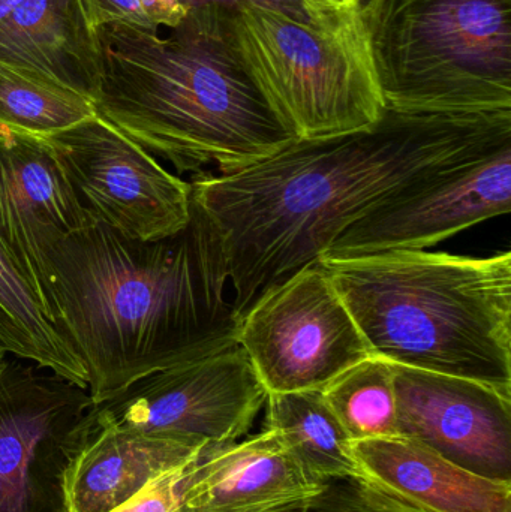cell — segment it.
<instances>
[{
  "mask_svg": "<svg viewBox=\"0 0 511 512\" xmlns=\"http://www.w3.org/2000/svg\"><path fill=\"white\" fill-rule=\"evenodd\" d=\"M506 141L511 111L386 110L371 128L296 140L236 173L195 174L189 183L192 201L215 231L243 316L393 192Z\"/></svg>",
  "mask_w": 511,
  "mask_h": 512,
  "instance_id": "6da1fadb",
  "label": "cell"
},
{
  "mask_svg": "<svg viewBox=\"0 0 511 512\" xmlns=\"http://www.w3.org/2000/svg\"><path fill=\"white\" fill-rule=\"evenodd\" d=\"M51 322L87 372L93 403L144 376L239 345L224 254L192 201L185 230L156 242L93 224L50 254Z\"/></svg>",
  "mask_w": 511,
  "mask_h": 512,
  "instance_id": "7a4b0ae2",
  "label": "cell"
},
{
  "mask_svg": "<svg viewBox=\"0 0 511 512\" xmlns=\"http://www.w3.org/2000/svg\"><path fill=\"white\" fill-rule=\"evenodd\" d=\"M167 36L125 24L96 29V116L179 174L243 170L296 141L246 72L230 12L186 11Z\"/></svg>",
  "mask_w": 511,
  "mask_h": 512,
  "instance_id": "3957f363",
  "label": "cell"
},
{
  "mask_svg": "<svg viewBox=\"0 0 511 512\" xmlns=\"http://www.w3.org/2000/svg\"><path fill=\"white\" fill-rule=\"evenodd\" d=\"M372 355L511 393V254L318 259Z\"/></svg>",
  "mask_w": 511,
  "mask_h": 512,
  "instance_id": "277c9868",
  "label": "cell"
},
{
  "mask_svg": "<svg viewBox=\"0 0 511 512\" xmlns=\"http://www.w3.org/2000/svg\"><path fill=\"white\" fill-rule=\"evenodd\" d=\"M387 110L511 111V0H363Z\"/></svg>",
  "mask_w": 511,
  "mask_h": 512,
  "instance_id": "5b68a950",
  "label": "cell"
},
{
  "mask_svg": "<svg viewBox=\"0 0 511 512\" xmlns=\"http://www.w3.org/2000/svg\"><path fill=\"white\" fill-rule=\"evenodd\" d=\"M228 12L246 72L297 140L362 131L386 113L359 6L308 21L254 5Z\"/></svg>",
  "mask_w": 511,
  "mask_h": 512,
  "instance_id": "8992f818",
  "label": "cell"
},
{
  "mask_svg": "<svg viewBox=\"0 0 511 512\" xmlns=\"http://www.w3.org/2000/svg\"><path fill=\"white\" fill-rule=\"evenodd\" d=\"M87 388L0 354V512H65L66 475L95 432Z\"/></svg>",
  "mask_w": 511,
  "mask_h": 512,
  "instance_id": "52a82bcc",
  "label": "cell"
},
{
  "mask_svg": "<svg viewBox=\"0 0 511 512\" xmlns=\"http://www.w3.org/2000/svg\"><path fill=\"white\" fill-rule=\"evenodd\" d=\"M242 346L267 393L321 390L372 357L320 262L264 292L242 316Z\"/></svg>",
  "mask_w": 511,
  "mask_h": 512,
  "instance_id": "ba28073f",
  "label": "cell"
},
{
  "mask_svg": "<svg viewBox=\"0 0 511 512\" xmlns=\"http://www.w3.org/2000/svg\"><path fill=\"white\" fill-rule=\"evenodd\" d=\"M267 390L242 346L138 379L95 405L96 423L189 447L245 438Z\"/></svg>",
  "mask_w": 511,
  "mask_h": 512,
  "instance_id": "9c48e42d",
  "label": "cell"
},
{
  "mask_svg": "<svg viewBox=\"0 0 511 512\" xmlns=\"http://www.w3.org/2000/svg\"><path fill=\"white\" fill-rule=\"evenodd\" d=\"M84 212L126 239L156 242L191 221V183L95 116L44 137Z\"/></svg>",
  "mask_w": 511,
  "mask_h": 512,
  "instance_id": "30bf717a",
  "label": "cell"
},
{
  "mask_svg": "<svg viewBox=\"0 0 511 512\" xmlns=\"http://www.w3.org/2000/svg\"><path fill=\"white\" fill-rule=\"evenodd\" d=\"M511 210V141L438 168L390 194L323 256L426 251Z\"/></svg>",
  "mask_w": 511,
  "mask_h": 512,
  "instance_id": "8fae6325",
  "label": "cell"
},
{
  "mask_svg": "<svg viewBox=\"0 0 511 512\" xmlns=\"http://www.w3.org/2000/svg\"><path fill=\"white\" fill-rule=\"evenodd\" d=\"M93 224L53 146L0 125V245L50 321V254Z\"/></svg>",
  "mask_w": 511,
  "mask_h": 512,
  "instance_id": "7c38bea8",
  "label": "cell"
},
{
  "mask_svg": "<svg viewBox=\"0 0 511 512\" xmlns=\"http://www.w3.org/2000/svg\"><path fill=\"white\" fill-rule=\"evenodd\" d=\"M398 436L416 439L465 471L511 483V393L393 364Z\"/></svg>",
  "mask_w": 511,
  "mask_h": 512,
  "instance_id": "4fadbf2b",
  "label": "cell"
},
{
  "mask_svg": "<svg viewBox=\"0 0 511 512\" xmlns=\"http://www.w3.org/2000/svg\"><path fill=\"white\" fill-rule=\"evenodd\" d=\"M275 430L210 444L189 462L179 512H300L320 492Z\"/></svg>",
  "mask_w": 511,
  "mask_h": 512,
  "instance_id": "5bb4252c",
  "label": "cell"
},
{
  "mask_svg": "<svg viewBox=\"0 0 511 512\" xmlns=\"http://www.w3.org/2000/svg\"><path fill=\"white\" fill-rule=\"evenodd\" d=\"M360 475L434 512H511V483L459 468L407 436L350 442Z\"/></svg>",
  "mask_w": 511,
  "mask_h": 512,
  "instance_id": "9a60e30c",
  "label": "cell"
},
{
  "mask_svg": "<svg viewBox=\"0 0 511 512\" xmlns=\"http://www.w3.org/2000/svg\"><path fill=\"white\" fill-rule=\"evenodd\" d=\"M0 60L44 72L92 102L98 95L101 50L83 0H18L0 20Z\"/></svg>",
  "mask_w": 511,
  "mask_h": 512,
  "instance_id": "2e32d148",
  "label": "cell"
},
{
  "mask_svg": "<svg viewBox=\"0 0 511 512\" xmlns=\"http://www.w3.org/2000/svg\"><path fill=\"white\" fill-rule=\"evenodd\" d=\"M201 448L96 423L66 475L68 512L114 511Z\"/></svg>",
  "mask_w": 511,
  "mask_h": 512,
  "instance_id": "e0dca14e",
  "label": "cell"
},
{
  "mask_svg": "<svg viewBox=\"0 0 511 512\" xmlns=\"http://www.w3.org/2000/svg\"><path fill=\"white\" fill-rule=\"evenodd\" d=\"M266 429L275 430L312 483L359 477L345 435L321 390L269 393L266 400Z\"/></svg>",
  "mask_w": 511,
  "mask_h": 512,
  "instance_id": "ac0fdd59",
  "label": "cell"
},
{
  "mask_svg": "<svg viewBox=\"0 0 511 512\" xmlns=\"http://www.w3.org/2000/svg\"><path fill=\"white\" fill-rule=\"evenodd\" d=\"M0 349L87 388V372L0 245Z\"/></svg>",
  "mask_w": 511,
  "mask_h": 512,
  "instance_id": "d6986e66",
  "label": "cell"
},
{
  "mask_svg": "<svg viewBox=\"0 0 511 512\" xmlns=\"http://www.w3.org/2000/svg\"><path fill=\"white\" fill-rule=\"evenodd\" d=\"M95 116L93 102L71 87L0 60V125L48 137Z\"/></svg>",
  "mask_w": 511,
  "mask_h": 512,
  "instance_id": "ffe728a7",
  "label": "cell"
},
{
  "mask_svg": "<svg viewBox=\"0 0 511 512\" xmlns=\"http://www.w3.org/2000/svg\"><path fill=\"white\" fill-rule=\"evenodd\" d=\"M351 442L398 436L393 364L372 357L348 367L321 388Z\"/></svg>",
  "mask_w": 511,
  "mask_h": 512,
  "instance_id": "44dd1931",
  "label": "cell"
},
{
  "mask_svg": "<svg viewBox=\"0 0 511 512\" xmlns=\"http://www.w3.org/2000/svg\"><path fill=\"white\" fill-rule=\"evenodd\" d=\"M300 512H434L362 477L332 480Z\"/></svg>",
  "mask_w": 511,
  "mask_h": 512,
  "instance_id": "7402d4cb",
  "label": "cell"
},
{
  "mask_svg": "<svg viewBox=\"0 0 511 512\" xmlns=\"http://www.w3.org/2000/svg\"><path fill=\"white\" fill-rule=\"evenodd\" d=\"M189 462L153 478L137 495L111 512H179L180 484Z\"/></svg>",
  "mask_w": 511,
  "mask_h": 512,
  "instance_id": "603a6c76",
  "label": "cell"
},
{
  "mask_svg": "<svg viewBox=\"0 0 511 512\" xmlns=\"http://www.w3.org/2000/svg\"><path fill=\"white\" fill-rule=\"evenodd\" d=\"M83 5L95 30L110 24L158 30L150 23L138 0H83Z\"/></svg>",
  "mask_w": 511,
  "mask_h": 512,
  "instance_id": "cb8c5ba5",
  "label": "cell"
},
{
  "mask_svg": "<svg viewBox=\"0 0 511 512\" xmlns=\"http://www.w3.org/2000/svg\"><path fill=\"white\" fill-rule=\"evenodd\" d=\"M185 11L203 8V6H221L225 9H234L240 5H254L258 8L279 12L296 20L308 21L314 18L308 5L303 0H177Z\"/></svg>",
  "mask_w": 511,
  "mask_h": 512,
  "instance_id": "d4e9b609",
  "label": "cell"
},
{
  "mask_svg": "<svg viewBox=\"0 0 511 512\" xmlns=\"http://www.w3.org/2000/svg\"><path fill=\"white\" fill-rule=\"evenodd\" d=\"M155 29H171L185 17L186 11L177 0H138Z\"/></svg>",
  "mask_w": 511,
  "mask_h": 512,
  "instance_id": "484cf974",
  "label": "cell"
},
{
  "mask_svg": "<svg viewBox=\"0 0 511 512\" xmlns=\"http://www.w3.org/2000/svg\"><path fill=\"white\" fill-rule=\"evenodd\" d=\"M308 5L309 11L314 17L329 14V12L338 11V9L348 6L344 0H303Z\"/></svg>",
  "mask_w": 511,
  "mask_h": 512,
  "instance_id": "4316f807",
  "label": "cell"
},
{
  "mask_svg": "<svg viewBox=\"0 0 511 512\" xmlns=\"http://www.w3.org/2000/svg\"><path fill=\"white\" fill-rule=\"evenodd\" d=\"M17 2L18 0H0V20H2V18L5 17L12 8H14L15 3Z\"/></svg>",
  "mask_w": 511,
  "mask_h": 512,
  "instance_id": "83f0119b",
  "label": "cell"
},
{
  "mask_svg": "<svg viewBox=\"0 0 511 512\" xmlns=\"http://www.w3.org/2000/svg\"><path fill=\"white\" fill-rule=\"evenodd\" d=\"M344 2L347 3L348 6H359L363 0H344Z\"/></svg>",
  "mask_w": 511,
  "mask_h": 512,
  "instance_id": "f1b7e54d",
  "label": "cell"
},
{
  "mask_svg": "<svg viewBox=\"0 0 511 512\" xmlns=\"http://www.w3.org/2000/svg\"><path fill=\"white\" fill-rule=\"evenodd\" d=\"M2 352H5V351H2V349H0V354H2Z\"/></svg>",
  "mask_w": 511,
  "mask_h": 512,
  "instance_id": "f546056e",
  "label": "cell"
},
{
  "mask_svg": "<svg viewBox=\"0 0 511 512\" xmlns=\"http://www.w3.org/2000/svg\"><path fill=\"white\" fill-rule=\"evenodd\" d=\"M65 512H68V510H66Z\"/></svg>",
  "mask_w": 511,
  "mask_h": 512,
  "instance_id": "4dcf8cb0",
  "label": "cell"
}]
</instances>
